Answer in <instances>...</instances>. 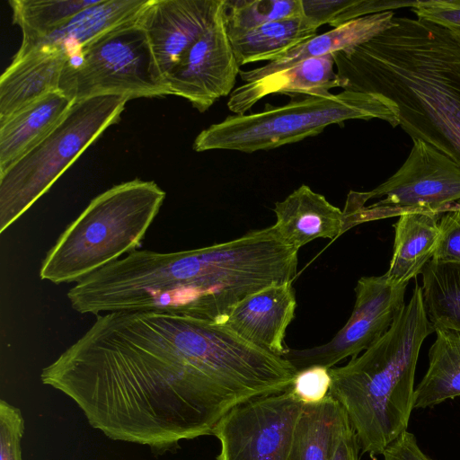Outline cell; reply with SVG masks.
<instances>
[{
	"label": "cell",
	"mask_w": 460,
	"mask_h": 460,
	"mask_svg": "<svg viewBox=\"0 0 460 460\" xmlns=\"http://www.w3.org/2000/svg\"><path fill=\"white\" fill-rule=\"evenodd\" d=\"M440 217L433 212H408L399 217L394 225L392 259L385 273L392 284L408 285L421 274L438 243Z\"/></svg>",
	"instance_id": "obj_21"
},
{
	"label": "cell",
	"mask_w": 460,
	"mask_h": 460,
	"mask_svg": "<svg viewBox=\"0 0 460 460\" xmlns=\"http://www.w3.org/2000/svg\"><path fill=\"white\" fill-rule=\"evenodd\" d=\"M296 299L292 282L274 284L255 292L230 313L225 325L244 341L284 357L286 331L295 316Z\"/></svg>",
	"instance_id": "obj_14"
},
{
	"label": "cell",
	"mask_w": 460,
	"mask_h": 460,
	"mask_svg": "<svg viewBox=\"0 0 460 460\" xmlns=\"http://www.w3.org/2000/svg\"><path fill=\"white\" fill-rule=\"evenodd\" d=\"M336 87H341V80L334 71L333 56L329 54L305 59L289 68L234 88L227 107L235 115H243L270 94L325 96Z\"/></svg>",
	"instance_id": "obj_16"
},
{
	"label": "cell",
	"mask_w": 460,
	"mask_h": 460,
	"mask_svg": "<svg viewBox=\"0 0 460 460\" xmlns=\"http://www.w3.org/2000/svg\"><path fill=\"white\" fill-rule=\"evenodd\" d=\"M24 420L21 411L0 401V460H22Z\"/></svg>",
	"instance_id": "obj_29"
},
{
	"label": "cell",
	"mask_w": 460,
	"mask_h": 460,
	"mask_svg": "<svg viewBox=\"0 0 460 460\" xmlns=\"http://www.w3.org/2000/svg\"><path fill=\"white\" fill-rule=\"evenodd\" d=\"M406 288L392 284L385 274L360 278L351 315L336 335L320 346L289 349L284 358L300 371L314 366L331 368L348 357L358 356L390 329L405 305Z\"/></svg>",
	"instance_id": "obj_11"
},
{
	"label": "cell",
	"mask_w": 460,
	"mask_h": 460,
	"mask_svg": "<svg viewBox=\"0 0 460 460\" xmlns=\"http://www.w3.org/2000/svg\"><path fill=\"white\" fill-rule=\"evenodd\" d=\"M402 166L369 191H349L342 210L348 228L408 212L439 215L460 201V166L429 144L412 139Z\"/></svg>",
	"instance_id": "obj_9"
},
{
	"label": "cell",
	"mask_w": 460,
	"mask_h": 460,
	"mask_svg": "<svg viewBox=\"0 0 460 460\" xmlns=\"http://www.w3.org/2000/svg\"><path fill=\"white\" fill-rule=\"evenodd\" d=\"M224 0H149L138 23L164 81L187 50L214 23Z\"/></svg>",
	"instance_id": "obj_13"
},
{
	"label": "cell",
	"mask_w": 460,
	"mask_h": 460,
	"mask_svg": "<svg viewBox=\"0 0 460 460\" xmlns=\"http://www.w3.org/2000/svg\"><path fill=\"white\" fill-rule=\"evenodd\" d=\"M257 286L252 254L234 239L173 252L136 250L76 282L67 298L82 314L153 311L225 324Z\"/></svg>",
	"instance_id": "obj_3"
},
{
	"label": "cell",
	"mask_w": 460,
	"mask_h": 460,
	"mask_svg": "<svg viewBox=\"0 0 460 460\" xmlns=\"http://www.w3.org/2000/svg\"><path fill=\"white\" fill-rule=\"evenodd\" d=\"M303 408L290 387L234 406L213 429L216 460H288Z\"/></svg>",
	"instance_id": "obj_10"
},
{
	"label": "cell",
	"mask_w": 460,
	"mask_h": 460,
	"mask_svg": "<svg viewBox=\"0 0 460 460\" xmlns=\"http://www.w3.org/2000/svg\"><path fill=\"white\" fill-rule=\"evenodd\" d=\"M73 103L70 98L58 90L0 121V173L49 135Z\"/></svg>",
	"instance_id": "obj_20"
},
{
	"label": "cell",
	"mask_w": 460,
	"mask_h": 460,
	"mask_svg": "<svg viewBox=\"0 0 460 460\" xmlns=\"http://www.w3.org/2000/svg\"><path fill=\"white\" fill-rule=\"evenodd\" d=\"M439 229L438 243L431 260L460 263V208L443 213Z\"/></svg>",
	"instance_id": "obj_31"
},
{
	"label": "cell",
	"mask_w": 460,
	"mask_h": 460,
	"mask_svg": "<svg viewBox=\"0 0 460 460\" xmlns=\"http://www.w3.org/2000/svg\"><path fill=\"white\" fill-rule=\"evenodd\" d=\"M128 98L101 95L73 103L38 145L0 173V234L16 222L110 126Z\"/></svg>",
	"instance_id": "obj_7"
},
{
	"label": "cell",
	"mask_w": 460,
	"mask_h": 460,
	"mask_svg": "<svg viewBox=\"0 0 460 460\" xmlns=\"http://www.w3.org/2000/svg\"><path fill=\"white\" fill-rule=\"evenodd\" d=\"M435 332L428 370L415 388L414 409L433 407L460 396V331L439 327Z\"/></svg>",
	"instance_id": "obj_24"
},
{
	"label": "cell",
	"mask_w": 460,
	"mask_h": 460,
	"mask_svg": "<svg viewBox=\"0 0 460 460\" xmlns=\"http://www.w3.org/2000/svg\"><path fill=\"white\" fill-rule=\"evenodd\" d=\"M349 425L343 408L330 394L321 402L304 404L288 460H332Z\"/></svg>",
	"instance_id": "obj_22"
},
{
	"label": "cell",
	"mask_w": 460,
	"mask_h": 460,
	"mask_svg": "<svg viewBox=\"0 0 460 460\" xmlns=\"http://www.w3.org/2000/svg\"><path fill=\"white\" fill-rule=\"evenodd\" d=\"M420 0H303L305 14L318 27L329 24L339 27L358 18L410 7Z\"/></svg>",
	"instance_id": "obj_28"
},
{
	"label": "cell",
	"mask_w": 460,
	"mask_h": 460,
	"mask_svg": "<svg viewBox=\"0 0 460 460\" xmlns=\"http://www.w3.org/2000/svg\"><path fill=\"white\" fill-rule=\"evenodd\" d=\"M450 31L460 40V29H451Z\"/></svg>",
	"instance_id": "obj_36"
},
{
	"label": "cell",
	"mask_w": 460,
	"mask_h": 460,
	"mask_svg": "<svg viewBox=\"0 0 460 460\" xmlns=\"http://www.w3.org/2000/svg\"><path fill=\"white\" fill-rule=\"evenodd\" d=\"M165 195L155 181L135 179L96 196L49 250L40 279L76 283L138 250Z\"/></svg>",
	"instance_id": "obj_5"
},
{
	"label": "cell",
	"mask_w": 460,
	"mask_h": 460,
	"mask_svg": "<svg viewBox=\"0 0 460 460\" xmlns=\"http://www.w3.org/2000/svg\"><path fill=\"white\" fill-rule=\"evenodd\" d=\"M378 119L399 126V111L384 96L342 90L325 96L303 95L281 106L267 104L260 112L232 115L203 129L193 149L253 153L316 136L332 124Z\"/></svg>",
	"instance_id": "obj_6"
},
{
	"label": "cell",
	"mask_w": 460,
	"mask_h": 460,
	"mask_svg": "<svg viewBox=\"0 0 460 460\" xmlns=\"http://www.w3.org/2000/svg\"><path fill=\"white\" fill-rule=\"evenodd\" d=\"M372 40L332 54L341 88L394 103L399 126L460 166V40L407 16Z\"/></svg>",
	"instance_id": "obj_2"
},
{
	"label": "cell",
	"mask_w": 460,
	"mask_h": 460,
	"mask_svg": "<svg viewBox=\"0 0 460 460\" xmlns=\"http://www.w3.org/2000/svg\"><path fill=\"white\" fill-rule=\"evenodd\" d=\"M98 0H10L13 23L22 40L43 37Z\"/></svg>",
	"instance_id": "obj_26"
},
{
	"label": "cell",
	"mask_w": 460,
	"mask_h": 460,
	"mask_svg": "<svg viewBox=\"0 0 460 460\" xmlns=\"http://www.w3.org/2000/svg\"><path fill=\"white\" fill-rule=\"evenodd\" d=\"M359 448L357 436L349 425L338 444L332 460H358Z\"/></svg>",
	"instance_id": "obj_34"
},
{
	"label": "cell",
	"mask_w": 460,
	"mask_h": 460,
	"mask_svg": "<svg viewBox=\"0 0 460 460\" xmlns=\"http://www.w3.org/2000/svg\"><path fill=\"white\" fill-rule=\"evenodd\" d=\"M456 208H460V201H457L450 206H448L445 212L448 211V210H451V209H456Z\"/></svg>",
	"instance_id": "obj_35"
},
{
	"label": "cell",
	"mask_w": 460,
	"mask_h": 460,
	"mask_svg": "<svg viewBox=\"0 0 460 460\" xmlns=\"http://www.w3.org/2000/svg\"><path fill=\"white\" fill-rule=\"evenodd\" d=\"M318 26L305 14L265 23L254 29L228 34L239 66L272 61L301 42L316 35Z\"/></svg>",
	"instance_id": "obj_23"
},
{
	"label": "cell",
	"mask_w": 460,
	"mask_h": 460,
	"mask_svg": "<svg viewBox=\"0 0 460 460\" xmlns=\"http://www.w3.org/2000/svg\"><path fill=\"white\" fill-rule=\"evenodd\" d=\"M273 210V226L288 244L297 250L317 238L334 240L348 230L343 211L305 184L276 202Z\"/></svg>",
	"instance_id": "obj_17"
},
{
	"label": "cell",
	"mask_w": 460,
	"mask_h": 460,
	"mask_svg": "<svg viewBox=\"0 0 460 460\" xmlns=\"http://www.w3.org/2000/svg\"><path fill=\"white\" fill-rule=\"evenodd\" d=\"M138 18L103 34L67 62L58 90L74 102L101 95L129 101L170 94Z\"/></svg>",
	"instance_id": "obj_8"
},
{
	"label": "cell",
	"mask_w": 460,
	"mask_h": 460,
	"mask_svg": "<svg viewBox=\"0 0 460 460\" xmlns=\"http://www.w3.org/2000/svg\"><path fill=\"white\" fill-rule=\"evenodd\" d=\"M284 358L225 324L153 311L97 315L40 380L71 398L88 423L113 440L160 456L212 435L234 406L284 392Z\"/></svg>",
	"instance_id": "obj_1"
},
{
	"label": "cell",
	"mask_w": 460,
	"mask_h": 460,
	"mask_svg": "<svg viewBox=\"0 0 460 460\" xmlns=\"http://www.w3.org/2000/svg\"><path fill=\"white\" fill-rule=\"evenodd\" d=\"M421 275L424 308L433 328L460 331V263L430 260Z\"/></svg>",
	"instance_id": "obj_25"
},
{
	"label": "cell",
	"mask_w": 460,
	"mask_h": 460,
	"mask_svg": "<svg viewBox=\"0 0 460 460\" xmlns=\"http://www.w3.org/2000/svg\"><path fill=\"white\" fill-rule=\"evenodd\" d=\"M394 11L358 18L329 31L315 35L266 65L240 71L245 83L285 70L311 58L323 57L358 47L394 26Z\"/></svg>",
	"instance_id": "obj_19"
},
{
	"label": "cell",
	"mask_w": 460,
	"mask_h": 460,
	"mask_svg": "<svg viewBox=\"0 0 460 460\" xmlns=\"http://www.w3.org/2000/svg\"><path fill=\"white\" fill-rule=\"evenodd\" d=\"M417 19L451 29H460V0L419 1L411 8Z\"/></svg>",
	"instance_id": "obj_32"
},
{
	"label": "cell",
	"mask_w": 460,
	"mask_h": 460,
	"mask_svg": "<svg viewBox=\"0 0 460 460\" xmlns=\"http://www.w3.org/2000/svg\"><path fill=\"white\" fill-rule=\"evenodd\" d=\"M148 1L98 0L54 31L40 38L22 40L14 56L21 57L34 49H51L64 53L69 62L103 34L137 20Z\"/></svg>",
	"instance_id": "obj_15"
},
{
	"label": "cell",
	"mask_w": 460,
	"mask_h": 460,
	"mask_svg": "<svg viewBox=\"0 0 460 460\" xmlns=\"http://www.w3.org/2000/svg\"><path fill=\"white\" fill-rule=\"evenodd\" d=\"M68 59L58 50L34 49L13 57L0 77V121L58 91Z\"/></svg>",
	"instance_id": "obj_18"
},
{
	"label": "cell",
	"mask_w": 460,
	"mask_h": 460,
	"mask_svg": "<svg viewBox=\"0 0 460 460\" xmlns=\"http://www.w3.org/2000/svg\"><path fill=\"white\" fill-rule=\"evenodd\" d=\"M331 385L329 368L314 366L297 371L290 389L304 404H314L329 395Z\"/></svg>",
	"instance_id": "obj_30"
},
{
	"label": "cell",
	"mask_w": 460,
	"mask_h": 460,
	"mask_svg": "<svg viewBox=\"0 0 460 460\" xmlns=\"http://www.w3.org/2000/svg\"><path fill=\"white\" fill-rule=\"evenodd\" d=\"M303 14V0H224L227 34Z\"/></svg>",
	"instance_id": "obj_27"
},
{
	"label": "cell",
	"mask_w": 460,
	"mask_h": 460,
	"mask_svg": "<svg viewBox=\"0 0 460 460\" xmlns=\"http://www.w3.org/2000/svg\"><path fill=\"white\" fill-rule=\"evenodd\" d=\"M224 21V4L214 23L187 50L165 78L170 94L187 99L199 111L232 93L240 74Z\"/></svg>",
	"instance_id": "obj_12"
},
{
	"label": "cell",
	"mask_w": 460,
	"mask_h": 460,
	"mask_svg": "<svg viewBox=\"0 0 460 460\" xmlns=\"http://www.w3.org/2000/svg\"><path fill=\"white\" fill-rule=\"evenodd\" d=\"M435 329L418 283L390 329L362 355L329 368V394L343 408L359 447L372 459L407 430L420 347Z\"/></svg>",
	"instance_id": "obj_4"
},
{
	"label": "cell",
	"mask_w": 460,
	"mask_h": 460,
	"mask_svg": "<svg viewBox=\"0 0 460 460\" xmlns=\"http://www.w3.org/2000/svg\"><path fill=\"white\" fill-rule=\"evenodd\" d=\"M384 460H432L419 447L415 436L405 431L383 453Z\"/></svg>",
	"instance_id": "obj_33"
}]
</instances>
